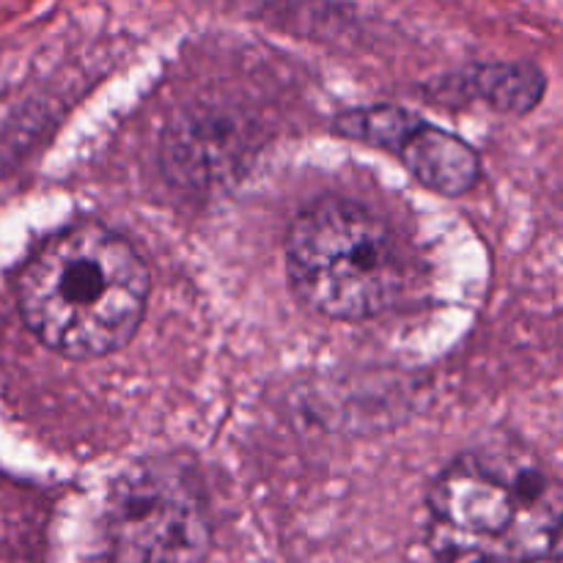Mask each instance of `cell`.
<instances>
[{
    "label": "cell",
    "mask_w": 563,
    "mask_h": 563,
    "mask_svg": "<svg viewBox=\"0 0 563 563\" xmlns=\"http://www.w3.org/2000/svg\"><path fill=\"white\" fill-rule=\"evenodd\" d=\"M113 563H203L209 517L190 473L168 460L132 465L108 500Z\"/></svg>",
    "instance_id": "3957f363"
},
{
    "label": "cell",
    "mask_w": 563,
    "mask_h": 563,
    "mask_svg": "<svg viewBox=\"0 0 563 563\" xmlns=\"http://www.w3.org/2000/svg\"><path fill=\"white\" fill-rule=\"evenodd\" d=\"M20 311L49 350L99 357L135 335L148 300L141 253L102 223H77L33 251L20 273Z\"/></svg>",
    "instance_id": "6da1fadb"
},
{
    "label": "cell",
    "mask_w": 563,
    "mask_h": 563,
    "mask_svg": "<svg viewBox=\"0 0 563 563\" xmlns=\"http://www.w3.org/2000/svg\"><path fill=\"white\" fill-rule=\"evenodd\" d=\"M396 154H401L410 174L421 185L440 192V196L454 198L473 190L478 174H482L476 148L467 146L462 137L440 130V126L427 124V121H418V126L407 135V141L401 143Z\"/></svg>",
    "instance_id": "277c9868"
},
{
    "label": "cell",
    "mask_w": 563,
    "mask_h": 563,
    "mask_svg": "<svg viewBox=\"0 0 563 563\" xmlns=\"http://www.w3.org/2000/svg\"><path fill=\"white\" fill-rule=\"evenodd\" d=\"M418 121L421 119L412 115L410 110L383 104V108H363L344 113L339 119V130L344 132V135L357 137V141L372 143V146L399 152L401 143L407 141V135L418 126Z\"/></svg>",
    "instance_id": "8992f818"
},
{
    "label": "cell",
    "mask_w": 563,
    "mask_h": 563,
    "mask_svg": "<svg viewBox=\"0 0 563 563\" xmlns=\"http://www.w3.org/2000/svg\"><path fill=\"white\" fill-rule=\"evenodd\" d=\"M467 88L493 108L526 113L544 93V77L528 64H493L473 69Z\"/></svg>",
    "instance_id": "5b68a950"
},
{
    "label": "cell",
    "mask_w": 563,
    "mask_h": 563,
    "mask_svg": "<svg viewBox=\"0 0 563 563\" xmlns=\"http://www.w3.org/2000/svg\"><path fill=\"white\" fill-rule=\"evenodd\" d=\"M286 264L297 297L344 322L377 317L405 289V258L394 231L346 198H324L297 214Z\"/></svg>",
    "instance_id": "7a4b0ae2"
}]
</instances>
